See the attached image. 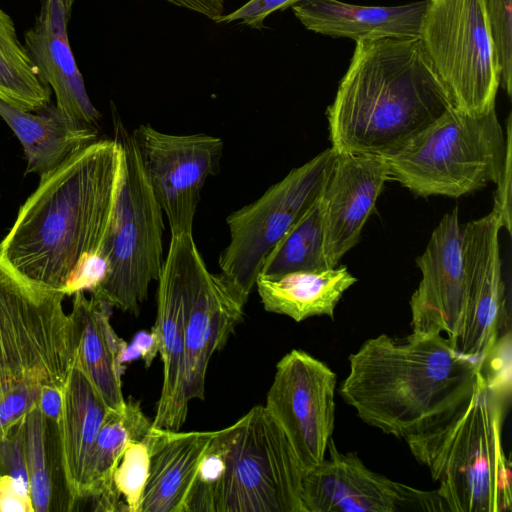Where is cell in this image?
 <instances>
[{
	"label": "cell",
	"instance_id": "obj_1",
	"mask_svg": "<svg viewBox=\"0 0 512 512\" xmlns=\"http://www.w3.org/2000/svg\"><path fill=\"white\" fill-rule=\"evenodd\" d=\"M120 168L118 140L98 139L40 177L0 243L2 261L31 284L68 296L84 264L101 253Z\"/></svg>",
	"mask_w": 512,
	"mask_h": 512
},
{
	"label": "cell",
	"instance_id": "obj_2",
	"mask_svg": "<svg viewBox=\"0 0 512 512\" xmlns=\"http://www.w3.org/2000/svg\"><path fill=\"white\" fill-rule=\"evenodd\" d=\"M452 108L419 38L356 41L327 108L337 153L391 154Z\"/></svg>",
	"mask_w": 512,
	"mask_h": 512
},
{
	"label": "cell",
	"instance_id": "obj_3",
	"mask_svg": "<svg viewBox=\"0 0 512 512\" xmlns=\"http://www.w3.org/2000/svg\"><path fill=\"white\" fill-rule=\"evenodd\" d=\"M348 360L342 399L367 425L404 440L434 428L460 407L482 366L442 334L400 339L380 334Z\"/></svg>",
	"mask_w": 512,
	"mask_h": 512
},
{
	"label": "cell",
	"instance_id": "obj_4",
	"mask_svg": "<svg viewBox=\"0 0 512 512\" xmlns=\"http://www.w3.org/2000/svg\"><path fill=\"white\" fill-rule=\"evenodd\" d=\"M509 398L481 369L469 398L434 428L405 439L450 512H510L511 461L502 430Z\"/></svg>",
	"mask_w": 512,
	"mask_h": 512
},
{
	"label": "cell",
	"instance_id": "obj_5",
	"mask_svg": "<svg viewBox=\"0 0 512 512\" xmlns=\"http://www.w3.org/2000/svg\"><path fill=\"white\" fill-rule=\"evenodd\" d=\"M64 297L26 281L0 256V404L12 396L38 403L43 389H64L75 355Z\"/></svg>",
	"mask_w": 512,
	"mask_h": 512
},
{
	"label": "cell",
	"instance_id": "obj_6",
	"mask_svg": "<svg viewBox=\"0 0 512 512\" xmlns=\"http://www.w3.org/2000/svg\"><path fill=\"white\" fill-rule=\"evenodd\" d=\"M113 126L121 147V168L111 223L100 255L106 261L91 296L137 315L163 264V211L144 173L131 132L114 106Z\"/></svg>",
	"mask_w": 512,
	"mask_h": 512
},
{
	"label": "cell",
	"instance_id": "obj_7",
	"mask_svg": "<svg viewBox=\"0 0 512 512\" xmlns=\"http://www.w3.org/2000/svg\"><path fill=\"white\" fill-rule=\"evenodd\" d=\"M505 149L495 108L479 115L450 108L401 149L381 157L390 180L413 194L458 198L496 183Z\"/></svg>",
	"mask_w": 512,
	"mask_h": 512
},
{
	"label": "cell",
	"instance_id": "obj_8",
	"mask_svg": "<svg viewBox=\"0 0 512 512\" xmlns=\"http://www.w3.org/2000/svg\"><path fill=\"white\" fill-rule=\"evenodd\" d=\"M221 432L224 471L214 512H305V471L265 406H254Z\"/></svg>",
	"mask_w": 512,
	"mask_h": 512
},
{
	"label": "cell",
	"instance_id": "obj_9",
	"mask_svg": "<svg viewBox=\"0 0 512 512\" xmlns=\"http://www.w3.org/2000/svg\"><path fill=\"white\" fill-rule=\"evenodd\" d=\"M419 40L453 109L479 115L495 108L500 69L484 0H426Z\"/></svg>",
	"mask_w": 512,
	"mask_h": 512
},
{
	"label": "cell",
	"instance_id": "obj_10",
	"mask_svg": "<svg viewBox=\"0 0 512 512\" xmlns=\"http://www.w3.org/2000/svg\"><path fill=\"white\" fill-rule=\"evenodd\" d=\"M335 158L332 148L322 151L226 218L230 239L220 274L246 302L268 254L321 197Z\"/></svg>",
	"mask_w": 512,
	"mask_h": 512
},
{
	"label": "cell",
	"instance_id": "obj_11",
	"mask_svg": "<svg viewBox=\"0 0 512 512\" xmlns=\"http://www.w3.org/2000/svg\"><path fill=\"white\" fill-rule=\"evenodd\" d=\"M336 384L331 368L303 350H291L276 365L265 408L305 472L326 456L335 425Z\"/></svg>",
	"mask_w": 512,
	"mask_h": 512
},
{
	"label": "cell",
	"instance_id": "obj_12",
	"mask_svg": "<svg viewBox=\"0 0 512 512\" xmlns=\"http://www.w3.org/2000/svg\"><path fill=\"white\" fill-rule=\"evenodd\" d=\"M131 135L171 234L192 233L201 190L220 170L222 139L205 133L169 134L150 124H140Z\"/></svg>",
	"mask_w": 512,
	"mask_h": 512
},
{
	"label": "cell",
	"instance_id": "obj_13",
	"mask_svg": "<svg viewBox=\"0 0 512 512\" xmlns=\"http://www.w3.org/2000/svg\"><path fill=\"white\" fill-rule=\"evenodd\" d=\"M202 261L192 233L171 234L157 280V315L152 326L163 363V383L152 421L155 428L178 431L187 417L185 321Z\"/></svg>",
	"mask_w": 512,
	"mask_h": 512
},
{
	"label": "cell",
	"instance_id": "obj_14",
	"mask_svg": "<svg viewBox=\"0 0 512 512\" xmlns=\"http://www.w3.org/2000/svg\"><path fill=\"white\" fill-rule=\"evenodd\" d=\"M328 457L306 471L305 512H444L437 490H422L368 468L355 452H340L331 438Z\"/></svg>",
	"mask_w": 512,
	"mask_h": 512
},
{
	"label": "cell",
	"instance_id": "obj_15",
	"mask_svg": "<svg viewBox=\"0 0 512 512\" xmlns=\"http://www.w3.org/2000/svg\"><path fill=\"white\" fill-rule=\"evenodd\" d=\"M495 211L462 226V254L467 276L464 318L452 347L483 361L499 339L507 317L506 286L502 274Z\"/></svg>",
	"mask_w": 512,
	"mask_h": 512
},
{
	"label": "cell",
	"instance_id": "obj_16",
	"mask_svg": "<svg viewBox=\"0 0 512 512\" xmlns=\"http://www.w3.org/2000/svg\"><path fill=\"white\" fill-rule=\"evenodd\" d=\"M421 280L411 296V334H445L452 346L466 308L467 276L462 254L458 208L434 228L424 252L416 258Z\"/></svg>",
	"mask_w": 512,
	"mask_h": 512
},
{
	"label": "cell",
	"instance_id": "obj_17",
	"mask_svg": "<svg viewBox=\"0 0 512 512\" xmlns=\"http://www.w3.org/2000/svg\"><path fill=\"white\" fill-rule=\"evenodd\" d=\"M388 166L381 156L337 154L320 197L323 251L329 268L359 241L386 181Z\"/></svg>",
	"mask_w": 512,
	"mask_h": 512
},
{
	"label": "cell",
	"instance_id": "obj_18",
	"mask_svg": "<svg viewBox=\"0 0 512 512\" xmlns=\"http://www.w3.org/2000/svg\"><path fill=\"white\" fill-rule=\"evenodd\" d=\"M246 301L222 275L201 262L185 321L186 398L205 399V380L212 355L221 350L242 321Z\"/></svg>",
	"mask_w": 512,
	"mask_h": 512
},
{
	"label": "cell",
	"instance_id": "obj_19",
	"mask_svg": "<svg viewBox=\"0 0 512 512\" xmlns=\"http://www.w3.org/2000/svg\"><path fill=\"white\" fill-rule=\"evenodd\" d=\"M70 16L54 0H41L25 47L39 77L54 91L56 106L69 118L96 126L100 112L91 102L67 35Z\"/></svg>",
	"mask_w": 512,
	"mask_h": 512
},
{
	"label": "cell",
	"instance_id": "obj_20",
	"mask_svg": "<svg viewBox=\"0 0 512 512\" xmlns=\"http://www.w3.org/2000/svg\"><path fill=\"white\" fill-rule=\"evenodd\" d=\"M426 4V0L398 6H364L340 0H301L291 8L306 29L356 42L376 38H419Z\"/></svg>",
	"mask_w": 512,
	"mask_h": 512
},
{
	"label": "cell",
	"instance_id": "obj_21",
	"mask_svg": "<svg viewBox=\"0 0 512 512\" xmlns=\"http://www.w3.org/2000/svg\"><path fill=\"white\" fill-rule=\"evenodd\" d=\"M215 432L151 428L145 437L150 470L140 512H185L199 465Z\"/></svg>",
	"mask_w": 512,
	"mask_h": 512
},
{
	"label": "cell",
	"instance_id": "obj_22",
	"mask_svg": "<svg viewBox=\"0 0 512 512\" xmlns=\"http://www.w3.org/2000/svg\"><path fill=\"white\" fill-rule=\"evenodd\" d=\"M112 307L84 291L73 295L69 313L75 340L74 358L109 409L122 411L126 400L122 392L121 357L127 343L114 331Z\"/></svg>",
	"mask_w": 512,
	"mask_h": 512
},
{
	"label": "cell",
	"instance_id": "obj_23",
	"mask_svg": "<svg viewBox=\"0 0 512 512\" xmlns=\"http://www.w3.org/2000/svg\"><path fill=\"white\" fill-rule=\"evenodd\" d=\"M108 410L74 358L58 419L63 468L73 511L85 494L89 458Z\"/></svg>",
	"mask_w": 512,
	"mask_h": 512
},
{
	"label": "cell",
	"instance_id": "obj_24",
	"mask_svg": "<svg viewBox=\"0 0 512 512\" xmlns=\"http://www.w3.org/2000/svg\"><path fill=\"white\" fill-rule=\"evenodd\" d=\"M0 117L22 144L27 174L42 177L98 140L96 126L75 121L50 103L37 111L27 112L0 99Z\"/></svg>",
	"mask_w": 512,
	"mask_h": 512
},
{
	"label": "cell",
	"instance_id": "obj_25",
	"mask_svg": "<svg viewBox=\"0 0 512 512\" xmlns=\"http://www.w3.org/2000/svg\"><path fill=\"white\" fill-rule=\"evenodd\" d=\"M34 512L73 511L66 483L58 420L35 404L14 426Z\"/></svg>",
	"mask_w": 512,
	"mask_h": 512
},
{
	"label": "cell",
	"instance_id": "obj_26",
	"mask_svg": "<svg viewBox=\"0 0 512 512\" xmlns=\"http://www.w3.org/2000/svg\"><path fill=\"white\" fill-rule=\"evenodd\" d=\"M346 266L321 271H297L277 277L258 275L255 286L264 309L296 322L313 316L334 319L344 293L355 283Z\"/></svg>",
	"mask_w": 512,
	"mask_h": 512
},
{
	"label": "cell",
	"instance_id": "obj_27",
	"mask_svg": "<svg viewBox=\"0 0 512 512\" xmlns=\"http://www.w3.org/2000/svg\"><path fill=\"white\" fill-rule=\"evenodd\" d=\"M151 428L140 401L131 396L122 411L108 410L89 458L86 491L76 510L82 505L100 507L118 496L113 472L127 445L142 441Z\"/></svg>",
	"mask_w": 512,
	"mask_h": 512
},
{
	"label": "cell",
	"instance_id": "obj_28",
	"mask_svg": "<svg viewBox=\"0 0 512 512\" xmlns=\"http://www.w3.org/2000/svg\"><path fill=\"white\" fill-rule=\"evenodd\" d=\"M0 99L27 112L50 103L51 88L39 77L12 18L0 7Z\"/></svg>",
	"mask_w": 512,
	"mask_h": 512
},
{
	"label": "cell",
	"instance_id": "obj_29",
	"mask_svg": "<svg viewBox=\"0 0 512 512\" xmlns=\"http://www.w3.org/2000/svg\"><path fill=\"white\" fill-rule=\"evenodd\" d=\"M330 269L323 251L320 198L286 232L266 257L259 274L277 277L297 271Z\"/></svg>",
	"mask_w": 512,
	"mask_h": 512
},
{
	"label": "cell",
	"instance_id": "obj_30",
	"mask_svg": "<svg viewBox=\"0 0 512 512\" xmlns=\"http://www.w3.org/2000/svg\"><path fill=\"white\" fill-rule=\"evenodd\" d=\"M150 470V448L144 438L125 448L114 472V484L125 499V511L140 512Z\"/></svg>",
	"mask_w": 512,
	"mask_h": 512
},
{
	"label": "cell",
	"instance_id": "obj_31",
	"mask_svg": "<svg viewBox=\"0 0 512 512\" xmlns=\"http://www.w3.org/2000/svg\"><path fill=\"white\" fill-rule=\"evenodd\" d=\"M223 471L224 444L218 430L202 457L185 512H214L215 492Z\"/></svg>",
	"mask_w": 512,
	"mask_h": 512
},
{
	"label": "cell",
	"instance_id": "obj_32",
	"mask_svg": "<svg viewBox=\"0 0 512 512\" xmlns=\"http://www.w3.org/2000/svg\"><path fill=\"white\" fill-rule=\"evenodd\" d=\"M500 69V85L512 94V0H484Z\"/></svg>",
	"mask_w": 512,
	"mask_h": 512
},
{
	"label": "cell",
	"instance_id": "obj_33",
	"mask_svg": "<svg viewBox=\"0 0 512 512\" xmlns=\"http://www.w3.org/2000/svg\"><path fill=\"white\" fill-rule=\"evenodd\" d=\"M301 0H248L229 14L222 15L215 23L238 21L253 29H262L265 19L276 11L291 8Z\"/></svg>",
	"mask_w": 512,
	"mask_h": 512
},
{
	"label": "cell",
	"instance_id": "obj_34",
	"mask_svg": "<svg viewBox=\"0 0 512 512\" xmlns=\"http://www.w3.org/2000/svg\"><path fill=\"white\" fill-rule=\"evenodd\" d=\"M511 114L508 116L506 120V132H505V140H506V149H505V157L501 172L496 181V191L494 193V206L493 211H495L501 220L502 228H505L508 233H511V196H512V169H511Z\"/></svg>",
	"mask_w": 512,
	"mask_h": 512
},
{
	"label": "cell",
	"instance_id": "obj_35",
	"mask_svg": "<svg viewBox=\"0 0 512 512\" xmlns=\"http://www.w3.org/2000/svg\"><path fill=\"white\" fill-rule=\"evenodd\" d=\"M0 512H34L28 484L9 474H0Z\"/></svg>",
	"mask_w": 512,
	"mask_h": 512
},
{
	"label": "cell",
	"instance_id": "obj_36",
	"mask_svg": "<svg viewBox=\"0 0 512 512\" xmlns=\"http://www.w3.org/2000/svg\"><path fill=\"white\" fill-rule=\"evenodd\" d=\"M159 353V338L151 328L150 332L140 331L135 334L132 342L127 344L121 357V364L141 358L146 368H149Z\"/></svg>",
	"mask_w": 512,
	"mask_h": 512
},
{
	"label": "cell",
	"instance_id": "obj_37",
	"mask_svg": "<svg viewBox=\"0 0 512 512\" xmlns=\"http://www.w3.org/2000/svg\"><path fill=\"white\" fill-rule=\"evenodd\" d=\"M54 1L57 2L69 16H71L72 7H73L75 0H54Z\"/></svg>",
	"mask_w": 512,
	"mask_h": 512
}]
</instances>
